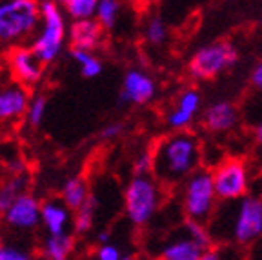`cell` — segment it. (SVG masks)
I'll list each match as a JSON object with an SVG mask.
<instances>
[{"instance_id":"cell-29","label":"cell","mask_w":262,"mask_h":260,"mask_svg":"<svg viewBox=\"0 0 262 260\" xmlns=\"http://www.w3.org/2000/svg\"><path fill=\"white\" fill-rule=\"evenodd\" d=\"M0 260H33V255L24 248L13 244H2L0 248Z\"/></svg>"},{"instance_id":"cell-31","label":"cell","mask_w":262,"mask_h":260,"mask_svg":"<svg viewBox=\"0 0 262 260\" xmlns=\"http://www.w3.org/2000/svg\"><path fill=\"white\" fill-rule=\"evenodd\" d=\"M124 258H126V253L117 244H113V242L100 244L97 249V260H124Z\"/></svg>"},{"instance_id":"cell-33","label":"cell","mask_w":262,"mask_h":260,"mask_svg":"<svg viewBox=\"0 0 262 260\" xmlns=\"http://www.w3.org/2000/svg\"><path fill=\"white\" fill-rule=\"evenodd\" d=\"M253 140H255V151H257V162H260L262 166V122L257 124V127L253 129Z\"/></svg>"},{"instance_id":"cell-28","label":"cell","mask_w":262,"mask_h":260,"mask_svg":"<svg viewBox=\"0 0 262 260\" xmlns=\"http://www.w3.org/2000/svg\"><path fill=\"white\" fill-rule=\"evenodd\" d=\"M46 115H48V98L44 95H37L33 97L28 106V113H26V120L31 126H40L44 122Z\"/></svg>"},{"instance_id":"cell-38","label":"cell","mask_w":262,"mask_h":260,"mask_svg":"<svg viewBox=\"0 0 262 260\" xmlns=\"http://www.w3.org/2000/svg\"><path fill=\"white\" fill-rule=\"evenodd\" d=\"M0 248H2V242H0Z\"/></svg>"},{"instance_id":"cell-24","label":"cell","mask_w":262,"mask_h":260,"mask_svg":"<svg viewBox=\"0 0 262 260\" xmlns=\"http://www.w3.org/2000/svg\"><path fill=\"white\" fill-rule=\"evenodd\" d=\"M182 226H184L186 233H188V235L191 236V239L195 240L196 244L201 246L202 249H206V251H208V249H211L213 246H215V240H213L211 231H209V228H208V224L186 219Z\"/></svg>"},{"instance_id":"cell-10","label":"cell","mask_w":262,"mask_h":260,"mask_svg":"<svg viewBox=\"0 0 262 260\" xmlns=\"http://www.w3.org/2000/svg\"><path fill=\"white\" fill-rule=\"evenodd\" d=\"M4 222L11 229L29 231L42 224V204L31 193H24L20 199H16L13 206L2 215Z\"/></svg>"},{"instance_id":"cell-14","label":"cell","mask_w":262,"mask_h":260,"mask_svg":"<svg viewBox=\"0 0 262 260\" xmlns=\"http://www.w3.org/2000/svg\"><path fill=\"white\" fill-rule=\"evenodd\" d=\"M238 122V111L237 107L228 100L215 102L211 106L206 107L202 115V124L213 135H224L235 129Z\"/></svg>"},{"instance_id":"cell-26","label":"cell","mask_w":262,"mask_h":260,"mask_svg":"<svg viewBox=\"0 0 262 260\" xmlns=\"http://www.w3.org/2000/svg\"><path fill=\"white\" fill-rule=\"evenodd\" d=\"M199 260H248V255L244 248L237 246H213Z\"/></svg>"},{"instance_id":"cell-4","label":"cell","mask_w":262,"mask_h":260,"mask_svg":"<svg viewBox=\"0 0 262 260\" xmlns=\"http://www.w3.org/2000/svg\"><path fill=\"white\" fill-rule=\"evenodd\" d=\"M40 13V26L33 37L31 49L42 64H51L60 57L66 38L70 37V29L66 24L64 9L55 0H42Z\"/></svg>"},{"instance_id":"cell-16","label":"cell","mask_w":262,"mask_h":260,"mask_svg":"<svg viewBox=\"0 0 262 260\" xmlns=\"http://www.w3.org/2000/svg\"><path fill=\"white\" fill-rule=\"evenodd\" d=\"M42 226L48 235H62L73 226L71 209L62 202V199H51L42 204Z\"/></svg>"},{"instance_id":"cell-27","label":"cell","mask_w":262,"mask_h":260,"mask_svg":"<svg viewBox=\"0 0 262 260\" xmlns=\"http://www.w3.org/2000/svg\"><path fill=\"white\" fill-rule=\"evenodd\" d=\"M144 38H146L147 44L151 46H162L166 42V38H168V26L164 24V20L160 16H151L146 22Z\"/></svg>"},{"instance_id":"cell-35","label":"cell","mask_w":262,"mask_h":260,"mask_svg":"<svg viewBox=\"0 0 262 260\" xmlns=\"http://www.w3.org/2000/svg\"><path fill=\"white\" fill-rule=\"evenodd\" d=\"M246 255H248V260H262V239L246 249Z\"/></svg>"},{"instance_id":"cell-39","label":"cell","mask_w":262,"mask_h":260,"mask_svg":"<svg viewBox=\"0 0 262 260\" xmlns=\"http://www.w3.org/2000/svg\"><path fill=\"white\" fill-rule=\"evenodd\" d=\"M260 26H262V18H260Z\"/></svg>"},{"instance_id":"cell-19","label":"cell","mask_w":262,"mask_h":260,"mask_svg":"<svg viewBox=\"0 0 262 260\" xmlns=\"http://www.w3.org/2000/svg\"><path fill=\"white\" fill-rule=\"evenodd\" d=\"M90 186L82 177H71L64 182L60 191V199L66 206L70 207L71 211H77L80 209L84 204L90 199Z\"/></svg>"},{"instance_id":"cell-25","label":"cell","mask_w":262,"mask_h":260,"mask_svg":"<svg viewBox=\"0 0 262 260\" xmlns=\"http://www.w3.org/2000/svg\"><path fill=\"white\" fill-rule=\"evenodd\" d=\"M120 15V2L119 0H98V8L95 13V18L100 22L104 29H110L117 24Z\"/></svg>"},{"instance_id":"cell-21","label":"cell","mask_w":262,"mask_h":260,"mask_svg":"<svg viewBox=\"0 0 262 260\" xmlns=\"http://www.w3.org/2000/svg\"><path fill=\"white\" fill-rule=\"evenodd\" d=\"M71 57H73L75 64L80 69L82 77L86 78H97L102 73V60L93 53V51H84V49H71Z\"/></svg>"},{"instance_id":"cell-13","label":"cell","mask_w":262,"mask_h":260,"mask_svg":"<svg viewBox=\"0 0 262 260\" xmlns=\"http://www.w3.org/2000/svg\"><path fill=\"white\" fill-rule=\"evenodd\" d=\"M31 98L20 82L11 80L0 85V122H13L26 117Z\"/></svg>"},{"instance_id":"cell-32","label":"cell","mask_w":262,"mask_h":260,"mask_svg":"<svg viewBox=\"0 0 262 260\" xmlns=\"http://www.w3.org/2000/svg\"><path fill=\"white\" fill-rule=\"evenodd\" d=\"M122 129H124V126L120 122H111V124H107L102 131H100V138L106 140V142L107 140H115L117 137H120Z\"/></svg>"},{"instance_id":"cell-18","label":"cell","mask_w":262,"mask_h":260,"mask_svg":"<svg viewBox=\"0 0 262 260\" xmlns=\"http://www.w3.org/2000/svg\"><path fill=\"white\" fill-rule=\"evenodd\" d=\"M28 186V171H24V173H11V175H8L0 182V215H4L16 199H20L24 193H29Z\"/></svg>"},{"instance_id":"cell-3","label":"cell","mask_w":262,"mask_h":260,"mask_svg":"<svg viewBox=\"0 0 262 260\" xmlns=\"http://www.w3.org/2000/svg\"><path fill=\"white\" fill-rule=\"evenodd\" d=\"M38 0H0V44L22 46L40 26Z\"/></svg>"},{"instance_id":"cell-5","label":"cell","mask_w":262,"mask_h":260,"mask_svg":"<svg viewBox=\"0 0 262 260\" xmlns=\"http://www.w3.org/2000/svg\"><path fill=\"white\" fill-rule=\"evenodd\" d=\"M180 206L188 220L208 224L217 211L219 197L213 182V171L202 166L180 186Z\"/></svg>"},{"instance_id":"cell-1","label":"cell","mask_w":262,"mask_h":260,"mask_svg":"<svg viewBox=\"0 0 262 260\" xmlns=\"http://www.w3.org/2000/svg\"><path fill=\"white\" fill-rule=\"evenodd\" d=\"M208 228L215 246L251 248L262 239V195L250 193L238 200L219 202Z\"/></svg>"},{"instance_id":"cell-8","label":"cell","mask_w":262,"mask_h":260,"mask_svg":"<svg viewBox=\"0 0 262 260\" xmlns=\"http://www.w3.org/2000/svg\"><path fill=\"white\" fill-rule=\"evenodd\" d=\"M211 171L219 202H231V200H238L250 195L251 173L246 160L224 159Z\"/></svg>"},{"instance_id":"cell-22","label":"cell","mask_w":262,"mask_h":260,"mask_svg":"<svg viewBox=\"0 0 262 260\" xmlns=\"http://www.w3.org/2000/svg\"><path fill=\"white\" fill-rule=\"evenodd\" d=\"M58 4L62 6L66 15L75 22V20L95 18V13H97V8H98V0H60Z\"/></svg>"},{"instance_id":"cell-17","label":"cell","mask_w":262,"mask_h":260,"mask_svg":"<svg viewBox=\"0 0 262 260\" xmlns=\"http://www.w3.org/2000/svg\"><path fill=\"white\" fill-rule=\"evenodd\" d=\"M202 249L195 240L186 233L182 226V233L168 240L160 249V260H199L204 255Z\"/></svg>"},{"instance_id":"cell-20","label":"cell","mask_w":262,"mask_h":260,"mask_svg":"<svg viewBox=\"0 0 262 260\" xmlns=\"http://www.w3.org/2000/svg\"><path fill=\"white\" fill-rule=\"evenodd\" d=\"M75 239L70 233L62 235H48L42 246V256L44 260H70V255L73 251Z\"/></svg>"},{"instance_id":"cell-34","label":"cell","mask_w":262,"mask_h":260,"mask_svg":"<svg viewBox=\"0 0 262 260\" xmlns=\"http://www.w3.org/2000/svg\"><path fill=\"white\" fill-rule=\"evenodd\" d=\"M250 80H251V85H253L255 90H257L258 93H262V60L257 62V66L253 68Z\"/></svg>"},{"instance_id":"cell-15","label":"cell","mask_w":262,"mask_h":260,"mask_svg":"<svg viewBox=\"0 0 262 260\" xmlns=\"http://www.w3.org/2000/svg\"><path fill=\"white\" fill-rule=\"evenodd\" d=\"M104 28L97 18L88 20H75L70 28V40L73 49H84V51H95L102 44Z\"/></svg>"},{"instance_id":"cell-9","label":"cell","mask_w":262,"mask_h":260,"mask_svg":"<svg viewBox=\"0 0 262 260\" xmlns=\"http://www.w3.org/2000/svg\"><path fill=\"white\" fill-rule=\"evenodd\" d=\"M8 66L13 78L22 85H35L44 75V64L35 55L31 46H16L9 51Z\"/></svg>"},{"instance_id":"cell-11","label":"cell","mask_w":262,"mask_h":260,"mask_svg":"<svg viewBox=\"0 0 262 260\" xmlns=\"http://www.w3.org/2000/svg\"><path fill=\"white\" fill-rule=\"evenodd\" d=\"M202 97L199 90L188 88L177 97L175 104L171 110L166 113V124L173 131H186L193 122H195L196 115L201 111Z\"/></svg>"},{"instance_id":"cell-2","label":"cell","mask_w":262,"mask_h":260,"mask_svg":"<svg viewBox=\"0 0 262 260\" xmlns=\"http://www.w3.org/2000/svg\"><path fill=\"white\" fill-rule=\"evenodd\" d=\"M151 155L153 177L164 187H177L202 167L204 146L189 129L171 131L155 144Z\"/></svg>"},{"instance_id":"cell-23","label":"cell","mask_w":262,"mask_h":260,"mask_svg":"<svg viewBox=\"0 0 262 260\" xmlns=\"http://www.w3.org/2000/svg\"><path fill=\"white\" fill-rule=\"evenodd\" d=\"M97 199L93 195L88 199V202L75 211L73 216V231L77 235H86V233L91 231L95 222V213H97Z\"/></svg>"},{"instance_id":"cell-6","label":"cell","mask_w":262,"mask_h":260,"mask_svg":"<svg viewBox=\"0 0 262 260\" xmlns=\"http://www.w3.org/2000/svg\"><path fill=\"white\" fill-rule=\"evenodd\" d=\"M162 184L153 175H135L124 189V211L129 222L144 228L162 206Z\"/></svg>"},{"instance_id":"cell-30","label":"cell","mask_w":262,"mask_h":260,"mask_svg":"<svg viewBox=\"0 0 262 260\" xmlns=\"http://www.w3.org/2000/svg\"><path fill=\"white\" fill-rule=\"evenodd\" d=\"M133 171H135V175H153L151 151H142V153L133 160Z\"/></svg>"},{"instance_id":"cell-36","label":"cell","mask_w":262,"mask_h":260,"mask_svg":"<svg viewBox=\"0 0 262 260\" xmlns=\"http://www.w3.org/2000/svg\"><path fill=\"white\" fill-rule=\"evenodd\" d=\"M97 242H98V246L100 244H107V242H111L110 240V233L104 229V231H98V235H97Z\"/></svg>"},{"instance_id":"cell-7","label":"cell","mask_w":262,"mask_h":260,"mask_svg":"<svg viewBox=\"0 0 262 260\" xmlns=\"http://www.w3.org/2000/svg\"><path fill=\"white\" fill-rule=\"evenodd\" d=\"M238 60V51L231 42L219 40L202 46L193 53L188 64L189 77L193 80H209L222 75L226 69L235 66Z\"/></svg>"},{"instance_id":"cell-12","label":"cell","mask_w":262,"mask_h":260,"mask_svg":"<svg viewBox=\"0 0 262 260\" xmlns=\"http://www.w3.org/2000/svg\"><path fill=\"white\" fill-rule=\"evenodd\" d=\"M157 95V84L153 77L142 69H129L124 75L122 90H120V102L122 104H135L144 106L151 102Z\"/></svg>"},{"instance_id":"cell-37","label":"cell","mask_w":262,"mask_h":260,"mask_svg":"<svg viewBox=\"0 0 262 260\" xmlns=\"http://www.w3.org/2000/svg\"><path fill=\"white\" fill-rule=\"evenodd\" d=\"M55 2H60V0H55Z\"/></svg>"}]
</instances>
